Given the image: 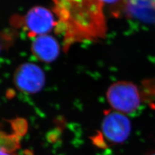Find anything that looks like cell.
Wrapping results in <instances>:
<instances>
[{
    "label": "cell",
    "instance_id": "cell-9",
    "mask_svg": "<svg viewBox=\"0 0 155 155\" xmlns=\"http://www.w3.org/2000/svg\"><path fill=\"white\" fill-rule=\"evenodd\" d=\"M100 2H101L102 3H114L117 2L118 0H98Z\"/></svg>",
    "mask_w": 155,
    "mask_h": 155
},
{
    "label": "cell",
    "instance_id": "cell-6",
    "mask_svg": "<svg viewBox=\"0 0 155 155\" xmlns=\"http://www.w3.org/2000/svg\"><path fill=\"white\" fill-rule=\"evenodd\" d=\"M31 52L38 60L44 63L54 61L60 53L56 39L47 35L37 36L31 45Z\"/></svg>",
    "mask_w": 155,
    "mask_h": 155
},
{
    "label": "cell",
    "instance_id": "cell-4",
    "mask_svg": "<svg viewBox=\"0 0 155 155\" xmlns=\"http://www.w3.org/2000/svg\"><path fill=\"white\" fill-rule=\"evenodd\" d=\"M14 84L23 93L36 94L45 84V76L41 68L32 63H24L14 72Z\"/></svg>",
    "mask_w": 155,
    "mask_h": 155
},
{
    "label": "cell",
    "instance_id": "cell-5",
    "mask_svg": "<svg viewBox=\"0 0 155 155\" xmlns=\"http://www.w3.org/2000/svg\"><path fill=\"white\" fill-rule=\"evenodd\" d=\"M21 22L29 35L36 36L47 35L57 25L52 12L41 6L32 8L21 18Z\"/></svg>",
    "mask_w": 155,
    "mask_h": 155
},
{
    "label": "cell",
    "instance_id": "cell-2",
    "mask_svg": "<svg viewBox=\"0 0 155 155\" xmlns=\"http://www.w3.org/2000/svg\"><path fill=\"white\" fill-rule=\"evenodd\" d=\"M131 124L129 118L118 111H109L105 114L101 130L93 138L98 146L122 144L129 137Z\"/></svg>",
    "mask_w": 155,
    "mask_h": 155
},
{
    "label": "cell",
    "instance_id": "cell-11",
    "mask_svg": "<svg viewBox=\"0 0 155 155\" xmlns=\"http://www.w3.org/2000/svg\"><path fill=\"white\" fill-rule=\"evenodd\" d=\"M3 47V44H2V43L1 40H0V52H1V51H2V50Z\"/></svg>",
    "mask_w": 155,
    "mask_h": 155
},
{
    "label": "cell",
    "instance_id": "cell-7",
    "mask_svg": "<svg viewBox=\"0 0 155 155\" xmlns=\"http://www.w3.org/2000/svg\"><path fill=\"white\" fill-rule=\"evenodd\" d=\"M130 16L144 22L155 23V0H124Z\"/></svg>",
    "mask_w": 155,
    "mask_h": 155
},
{
    "label": "cell",
    "instance_id": "cell-3",
    "mask_svg": "<svg viewBox=\"0 0 155 155\" xmlns=\"http://www.w3.org/2000/svg\"><path fill=\"white\" fill-rule=\"evenodd\" d=\"M107 96L112 107L122 114L134 112L141 104L137 88L133 84L127 82H118L111 85Z\"/></svg>",
    "mask_w": 155,
    "mask_h": 155
},
{
    "label": "cell",
    "instance_id": "cell-10",
    "mask_svg": "<svg viewBox=\"0 0 155 155\" xmlns=\"http://www.w3.org/2000/svg\"><path fill=\"white\" fill-rule=\"evenodd\" d=\"M144 155H155V149L149 151L148 152L145 153Z\"/></svg>",
    "mask_w": 155,
    "mask_h": 155
},
{
    "label": "cell",
    "instance_id": "cell-1",
    "mask_svg": "<svg viewBox=\"0 0 155 155\" xmlns=\"http://www.w3.org/2000/svg\"><path fill=\"white\" fill-rule=\"evenodd\" d=\"M59 21L56 28L64 34L65 47L72 43L103 37L106 31L103 3L98 0H53Z\"/></svg>",
    "mask_w": 155,
    "mask_h": 155
},
{
    "label": "cell",
    "instance_id": "cell-8",
    "mask_svg": "<svg viewBox=\"0 0 155 155\" xmlns=\"http://www.w3.org/2000/svg\"><path fill=\"white\" fill-rule=\"evenodd\" d=\"M0 155H14V154H12L11 152L6 151V150L0 149Z\"/></svg>",
    "mask_w": 155,
    "mask_h": 155
}]
</instances>
